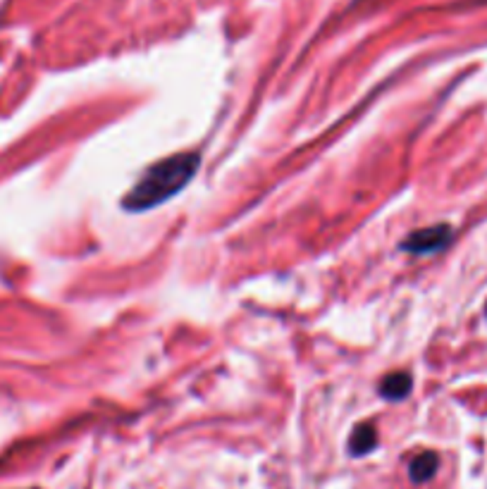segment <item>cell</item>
<instances>
[{
	"label": "cell",
	"mask_w": 487,
	"mask_h": 489,
	"mask_svg": "<svg viewBox=\"0 0 487 489\" xmlns=\"http://www.w3.org/2000/svg\"><path fill=\"white\" fill-rule=\"evenodd\" d=\"M437 466H439L437 453L425 451V453H420V456H416L409 463V475H411V480L416 482V485H423V482L432 480V475L437 473Z\"/></svg>",
	"instance_id": "3957f363"
},
{
	"label": "cell",
	"mask_w": 487,
	"mask_h": 489,
	"mask_svg": "<svg viewBox=\"0 0 487 489\" xmlns=\"http://www.w3.org/2000/svg\"><path fill=\"white\" fill-rule=\"evenodd\" d=\"M378 444V437H375V430H373L370 423H363L358 425L356 430H353L351 439H349V451L353 456H363V453L373 451Z\"/></svg>",
	"instance_id": "5b68a950"
},
{
	"label": "cell",
	"mask_w": 487,
	"mask_h": 489,
	"mask_svg": "<svg viewBox=\"0 0 487 489\" xmlns=\"http://www.w3.org/2000/svg\"><path fill=\"white\" fill-rule=\"evenodd\" d=\"M411 385H413V382H411L409 372H392V375H387V377H385L380 392H382L385 399L399 401V399H404L406 394L411 392Z\"/></svg>",
	"instance_id": "277c9868"
},
{
	"label": "cell",
	"mask_w": 487,
	"mask_h": 489,
	"mask_svg": "<svg viewBox=\"0 0 487 489\" xmlns=\"http://www.w3.org/2000/svg\"><path fill=\"white\" fill-rule=\"evenodd\" d=\"M454 232L449 225H437V227H428V230L413 232L404 239L402 249L406 253H416V256H430V253L442 251L446 244L451 241Z\"/></svg>",
	"instance_id": "7a4b0ae2"
},
{
	"label": "cell",
	"mask_w": 487,
	"mask_h": 489,
	"mask_svg": "<svg viewBox=\"0 0 487 489\" xmlns=\"http://www.w3.org/2000/svg\"><path fill=\"white\" fill-rule=\"evenodd\" d=\"M198 165H201L198 153H177V156L160 160L144 172L134 189L124 196L122 205L132 213H141L165 203L191 182Z\"/></svg>",
	"instance_id": "6da1fadb"
}]
</instances>
